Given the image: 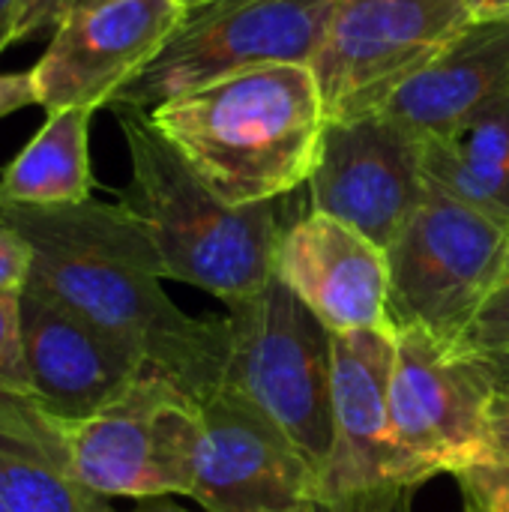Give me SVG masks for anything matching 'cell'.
Returning <instances> with one entry per match:
<instances>
[{
  "label": "cell",
  "mask_w": 509,
  "mask_h": 512,
  "mask_svg": "<svg viewBox=\"0 0 509 512\" xmlns=\"http://www.w3.org/2000/svg\"><path fill=\"white\" fill-rule=\"evenodd\" d=\"M509 264V225L429 183L387 246V327L426 330L456 348Z\"/></svg>",
  "instance_id": "cell-6"
},
{
  "label": "cell",
  "mask_w": 509,
  "mask_h": 512,
  "mask_svg": "<svg viewBox=\"0 0 509 512\" xmlns=\"http://www.w3.org/2000/svg\"><path fill=\"white\" fill-rule=\"evenodd\" d=\"M147 114L234 207L276 201L309 183L327 129L318 78L300 63L246 69Z\"/></svg>",
  "instance_id": "cell-2"
},
{
  "label": "cell",
  "mask_w": 509,
  "mask_h": 512,
  "mask_svg": "<svg viewBox=\"0 0 509 512\" xmlns=\"http://www.w3.org/2000/svg\"><path fill=\"white\" fill-rule=\"evenodd\" d=\"M474 21H509V0H465Z\"/></svg>",
  "instance_id": "cell-28"
},
{
  "label": "cell",
  "mask_w": 509,
  "mask_h": 512,
  "mask_svg": "<svg viewBox=\"0 0 509 512\" xmlns=\"http://www.w3.org/2000/svg\"><path fill=\"white\" fill-rule=\"evenodd\" d=\"M129 512H189V510H183V507H180V504H174L171 498H147V501H138V507Z\"/></svg>",
  "instance_id": "cell-30"
},
{
  "label": "cell",
  "mask_w": 509,
  "mask_h": 512,
  "mask_svg": "<svg viewBox=\"0 0 509 512\" xmlns=\"http://www.w3.org/2000/svg\"><path fill=\"white\" fill-rule=\"evenodd\" d=\"M333 6L336 0H243L192 9L144 72L114 96L111 108L153 111L246 69L312 66Z\"/></svg>",
  "instance_id": "cell-7"
},
{
  "label": "cell",
  "mask_w": 509,
  "mask_h": 512,
  "mask_svg": "<svg viewBox=\"0 0 509 512\" xmlns=\"http://www.w3.org/2000/svg\"><path fill=\"white\" fill-rule=\"evenodd\" d=\"M96 3H105V0H75V9H87V6H96ZM180 3H186V6H189V12H192V9L207 6L210 0H180ZM75 9H72V12H75Z\"/></svg>",
  "instance_id": "cell-31"
},
{
  "label": "cell",
  "mask_w": 509,
  "mask_h": 512,
  "mask_svg": "<svg viewBox=\"0 0 509 512\" xmlns=\"http://www.w3.org/2000/svg\"><path fill=\"white\" fill-rule=\"evenodd\" d=\"M231 3H243V0H210L207 6H231ZM204 9V6H201Z\"/></svg>",
  "instance_id": "cell-32"
},
{
  "label": "cell",
  "mask_w": 509,
  "mask_h": 512,
  "mask_svg": "<svg viewBox=\"0 0 509 512\" xmlns=\"http://www.w3.org/2000/svg\"><path fill=\"white\" fill-rule=\"evenodd\" d=\"M222 387L279 426L321 480L333 450V333L276 276L228 306Z\"/></svg>",
  "instance_id": "cell-5"
},
{
  "label": "cell",
  "mask_w": 509,
  "mask_h": 512,
  "mask_svg": "<svg viewBox=\"0 0 509 512\" xmlns=\"http://www.w3.org/2000/svg\"><path fill=\"white\" fill-rule=\"evenodd\" d=\"M75 0H15V21H12V45L57 33V27L72 15Z\"/></svg>",
  "instance_id": "cell-23"
},
{
  "label": "cell",
  "mask_w": 509,
  "mask_h": 512,
  "mask_svg": "<svg viewBox=\"0 0 509 512\" xmlns=\"http://www.w3.org/2000/svg\"><path fill=\"white\" fill-rule=\"evenodd\" d=\"M12 21H15V0H0V54L12 45Z\"/></svg>",
  "instance_id": "cell-29"
},
{
  "label": "cell",
  "mask_w": 509,
  "mask_h": 512,
  "mask_svg": "<svg viewBox=\"0 0 509 512\" xmlns=\"http://www.w3.org/2000/svg\"><path fill=\"white\" fill-rule=\"evenodd\" d=\"M33 267V249L24 234L0 213V294L24 291Z\"/></svg>",
  "instance_id": "cell-24"
},
{
  "label": "cell",
  "mask_w": 509,
  "mask_h": 512,
  "mask_svg": "<svg viewBox=\"0 0 509 512\" xmlns=\"http://www.w3.org/2000/svg\"><path fill=\"white\" fill-rule=\"evenodd\" d=\"M276 279L291 288L330 333L390 330L387 252L327 213L312 210L282 231Z\"/></svg>",
  "instance_id": "cell-15"
},
{
  "label": "cell",
  "mask_w": 509,
  "mask_h": 512,
  "mask_svg": "<svg viewBox=\"0 0 509 512\" xmlns=\"http://www.w3.org/2000/svg\"><path fill=\"white\" fill-rule=\"evenodd\" d=\"M507 93L509 21H474L414 72L378 114L423 141H453Z\"/></svg>",
  "instance_id": "cell-16"
},
{
  "label": "cell",
  "mask_w": 509,
  "mask_h": 512,
  "mask_svg": "<svg viewBox=\"0 0 509 512\" xmlns=\"http://www.w3.org/2000/svg\"><path fill=\"white\" fill-rule=\"evenodd\" d=\"M21 333L33 399L57 420H87L120 399L150 366L138 345L45 294L21 291Z\"/></svg>",
  "instance_id": "cell-14"
},
{
  "label": "cell",
  "mask_w": 509,
  "mask_h": 512,
  "mask_svg": "<svg viewBox=\"0 0 509 512\" xmlns=\"http://www.w3.org/2000/svg\"><path fill=\"white\" fill-rule=\"evenodd\" d=\"M453 477L468 512H509V396L495 393L483 444Z\"/></svg>",
  "instance_id": "cell-20"
},
{
  "label": "cell",
  "mask_w": 509,
  "mask_h": 512,
  "mask_svg": "<svg viewBox=\"0 0 509 512\" xmlns=\"http://www.w3.org/2000/svg\"><path fill=\"white\" fill-rule=\"evenodd\" d=\"M30 372L21 333V291L0 294V402H30Z\"/></svg>",
  "instance_id": "cell-21"
},
{
  "label": "cell",
  "mask_w": 509,
  "mask_h": 512,
  "mask_svg": "<svg viewBox=\"0 0 509 512\" xmlns=\"http://www.w3.org/2000/svg\"><path fill=\"white\" fill-rule=\"evenodd\" d=\"M414 492L417 489H390V492H381L357 507L345 512H414Z\"/></svg>",
  "instance_id": "cell-26"
},
{
  "label": "cell",
  "mask_w": 509,
  "mask_h": 512,
  "mask_svg": "<svg viewBox=\"0 0 509 512\" xmlns=\"http://www.w3.org/2000/svg\"><path fill=\"white\" fill-rule=\"evenodd\" d=\"M36 105V87H33V72H6L0 75V120L9 117L12 111Z\"/></svg>",
  "instance_id": "cell-25"
},
{
  "label": "cell",
  "mask_w": 509,
  "mask_h": 512,
  "mask_svg": "<svg viewBox=\"0 0 509 512\" xmlns=\"http://www.w3.org/2000/svg\"><path fill=\"white\" fill-rule=\"evenodd\" d=\"M477 363L483 378L492 384L498 396H509V354H486V357H468Z\"/></svg>",
  "instance_id": "cell-27"
},
{
  "label": "cell",
  "mask_w": 509,
  "mask_h": 512,
  "mask_svg": "<svg viewBox=\"0 0 509 512\" xmlns=\"http://www.w3.org/2000/svg\"><path fill=\"white\" fill-rule=\"evenodd\" d=\"M93 108L48 111L42 129L0 171V204L60 207L90 201Z\"/></svg>",
  "instance_id": "cell-17"
},
{
  "label": "cell",
  "mask_w": 509,
  "mask_h": 512,
  "mask_svg": "<svg viewBox=\"0 0 509 512\" xmlns=\"http://www.w3.org/2000/svg\"><path fill=\"white\" fill-rule=\"evenodd\" d=\"M180 0H105L75 9L36 60V105L102 108L144 72L186 21Z\"/></svg>",
  "instance_id": "cell-11"
},
{
  "label": "cell",
  "mask_w": 509,
  "mask_h": 512,
  "mask_svg": "<svg viewBox=\"0 0 509 512\" xmlns=\"http://www.w3.org/2000/svg\"><path fill=\"white\" fill-rule=\"evenodd\" d=\"M426 177L450 198L509 225V93L459 138L426 141Z\"/></svg>",
  "instance_id": "cell-19"
},
{
  "label": "cell",
  "mask_w": 509,
  "mask_h": 512,
  "mask_svg": "<svg viewBox=\"0 0 509 512\" xmlns=\"http://www.w3.org/2000/svg\"><path fill=\"white\" fill-rule=\"evenodd\" d=\"M390 378V483L417 489L462 471L483 444L492 384L426 330H396Z\"/></svg>",
  "instance_id": "cell-9"
},
{
  "label": "cell",
  "mask_w": 509,
  "mask_h": 512,
  "mask_svg": "<svg viewBox=\"0 0 509 512\" xmlns=\"http://www.w3.org/2000/svg\"><path fill=\"white\" fill-rule=\"evenodd\" d=\"M189 498L204 512H318V471L258 408L228 387L201 399Z\"/></svg>",
  "instance_id": "cell-12"
},
{
  "label": "cell",
  "mask_w": 509,
  "mask_h": 512,
  "mask_svg": "<svg viewBox=\"0 0 509 512\" xmlns=\"http://www.w3.org/2000/svg\"><path fill=\"white\" fill-rule=\"evenodd\" d=\"M393 360V330L333 333V450L318 480V512L399 489L390 483Z\"/></svg>",
  "instance_id": "cell-13"
},
{
  "label": "cell",
  "mask_w": 509,
  "mask_h": 512,
  "mask_svg": "<svg viewBox=\"0 0 509 512\" xmlns=\"http://www.w3.org/2000/svg\"><path fill=\"white\" fill-rule=\"evenodd\" d=\"M306 186L315 213L357 228L387 252L429 192L426 141L378 111L327 120Z\"/></svg>",
  "instance_id": "cell-10"
},
{
  "label": "cell",
  "mask_w": 509,
  "mask_h": 512,
  "mask_svg": "<svg viewBox=\"0 0 509 512\" xmlns=\"http://www.w3.org/2000/svg\"><path fill=\"white\" fill-rule=\"evenodd\" d=\"M129 150V186L120 201L147 228L162 276L195 285L225 306L243 303L276 276L282 225L276 201L234 207L222 201L147 111L117 108Z\"/></svg>",
  "instance_id": "cell-3"
},
{
  "label": "cell",
  "mask_w": 509,
  "mask_h": 512,
  "mask_svg": "<svg viewBox=\"0 0 509 512\" xmlns=\"http://www.w3.org/2000/svg\"><path fill=\"white\" fill-rule=\"evenodd\" d=\"M465 512H468V510H465Z\"/></svg>",
  "instance_id": "cell-33"
},
{
  "label": "cell",
  "mask_w": 509,
  "mask_h": 512,
  "mask_svg": "<svg viewBox=\"0 0 509 512\" xmlns=\"http://www.w3.org/2000/svg\"><path fill=\"white\" fill-rule=\"evenodd\" d=\"M24 234L33 267L24 288L138 345L147 366L192 399L222 387L228 318H192L162 288V261L141 219L123 204H0Z\"/></svg>",
  "instance_id": "cell-1"
},
{
  "label": "cell",
  "mask_w": 509,
  "mask_h": 512,
  "mask_svg": "<svg viewBox=\"0 0 509 512\" xmlns=\"http://www.w3.org/2000/svg\"><path fill=\"white\" fill-rule=\"evenodd\" d=\"M471 24L465 0H336L312 60L327 120L378 111Z\"/></svg>",
  "instance_id": "cell-8"
},
{
  "label": "cell",
  "mask_w": 509,
  "mask_h": 512,
  "mask_svg": "<svg viewBox=\"0 0 509 512\" xmlns=\"http://www.w3.org/2000/svg\"><path fill=\"white\" fill-rule=\"evenodd\" d=\"M57 462L102 498L189 495L201 450V402L147 369L87 420H57L24 402Z\"/></svg>",
  "instance_id": "cell-4"
},
{
  "label": "cell",
  "mask_w": 509,
  "mask_h": 512,
  "mask_svg": "<svg viewBox=\"0 0 509 512\" xmlns=\"http://www.w3.org/2000/svg\"><path fill=\"white\" fill-rule=\"evenodd\" d=\"M0 512H111L57 462L24 402H0Z\"/></svg>",
  "instance_id": "cell-18"
},
{
  "label": "cell",
  "mask_w": 509,
  "mask_h": 512,
  "mask_svg": "<svg viewBox=\"0 0 509 512\" xmlns=\"http://www.w3.org/2000/svg\"><path fill=\"white\" fill-rule=\"evenodd\" d=\"M459 357H486V354H509V264L486 297L468 330L462 333L459 345L453 348Z\"/></svg>",
  "instance_id": "cell-22"
}]
</instances>
